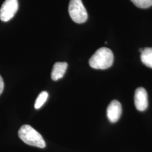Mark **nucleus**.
<instances>
[{
  "instance_id": "f257e3e1",
  "label": "nucleus",
  "mask_w": 152,
  "mask_h": 152,
  "mask_svg": "<svg viewBox=\"0 0 152 152\" xmlns=\"http://www.w3.org/2000/svg\"><path fill=\"white\" fill-rule=\"evenodd\" d=\"M114 61V55L110 49L102 48L92 55L89 60L90 66L96 69H106L110 67Z\"/></svg>"
},
{
  "instance_id": "f03ea898",
  "label": "nucleus",
  "mask_w": 152,
  "mask_h": 152,
  "mask_svg": "<svg viewBox=\"0 0 152 152\" xmlns=\"http://www.w3.org/2000/svg\"><path fill=\"white\" fill-rule=\"evenodd\" d=\"M18 136L22 141L28 145L39 148L46 147V142L42 136L29 125H23L19 130Z\"/></svg>"
},
{
  "instance_id": "7ed1b4c3",
  "label": "nucleus",
  "mask_w": 152,
  "mask_h": 152,
  "mask_svg": "<svg viewBox=\"0 0 152 152\" xmlns=\"http://www.w3.org/2000/svg\"><path fill=\"white\" fill-rule=\"evenodd\" d=\"M68 11L72 19L76 23L81 24L87 20V11L81 0H70Z\"/></svg>"
},
{
  "instance_id": "20e7f679",
  "label": "nucleus",
  "mask_w": 152,
  "mask_h": 152,
  "mask_svg": "<svg viewBox=\"0 0 152 152\" xmlns=\"http://www.w3.org/2000/svg\"><path fill=\"white\" fill-rule=\"evenodd\" d=\"M19 7L18 0H5L0 9V19L7 22L15 15Z\"/></svg>"
},
{
  "instance_id": "39448f33",
  "label": "nucleus",
  "mask_w": 152,
  "mask_h": 152,
  "mask_svg": "<svg viewBox=\"0 0 152 152\" xmlns=\"http://www.w3.org/2000/svg\"><path fill=\"white\" fill-rule=\"evenodd\" d=\"M135 105L136 109L139 111H144L148 106V94L146 90L143 87L137 88L134 95Z\"/></svg>"
},
{
  "instance_id": "423d86ee",
  "label": "nucleus",
  "mask_w": 152,
  "mask_h": 152,
  "mask_svg": "<svg viewBox=\"0 0 152 152\" xmlns=\"http://www.w3.org/2000/svg\"><path fill=\"white\" fill-rule=\"evenodd\" d=\"M122 114L121 104L117 100H112L107 109V115L109 121L112 123L117 122Z\"/></svg>"
},
{
  "instance_id": "0eeeda50",
  "label": "nucleus",
  "mask_w": 152,
  "mask_h": 152,
  "mask_svg": "<svg viewBox=\"0 0 152 152\" xmlns=\"http://www.w3.org/2000/svg\"><path fill=\"white\" fill-rule=\"evenodd\" d=\"M67 67L68 64L66 62L55 63L51 72V79L56 81L62 78L65 74Z\"/></svg>"
},
{
  "instance_id": "6e6552de",
  "label": "nucleus",
  "mask_w": 152,
  "mask_h": 152,
  "mask_svg": "<svg viewBox=\"0 0 152 152\" xmlns=\"http://www.w3.org/2000/svg\"><path fill=\"white\" fill-rule=\"evenodd\" d=\"M141 60L144 65L152 68V48L143 49L141 53Z\"/></svg>"
},
{
  "instance_id": "1a4fd4ad",
  "label": "nucleus",
  "mask_w": 152,
  "mask_h": 152,
  "mask_svg": "<svg viewBox=\"0 0 152 152\" xmlns=\"http://www.w3.org/2000/svg\"><path fill=\"white\" fill-rule=\"evenodd\" d=\"M49 96V94L46 91H42L38 95V97L36 99V100L34 104V108L36 109H39L46 102Z\"/></svg>"
},
{
  "instance_id": "9d476101",
  "label": "nucleus",
  "mask_w": 152,
  "mask_h": 152,
  "mask_svg": "<svg viewBox=\"0 0 152 152\" xmlns=\"http://www.w3.org/2000/svg\"><path fill=\"white\" fill-rule=\"evenodd\" d=\"M131 1L140 9H147L152 6V0H131Z\"/></svg>"
},
{
  "instance_id": "9b49d317",
  "label": "nucleus",
  "mask_w": 152,
  "mask_h": 152,
  "mask_svg": "<svg viewBox=\"0 0 152 152\" xmlns=\"http://www.w3.org/2000/svg\"><path fill=\"white\" fill-rule=\"evenodd\" d=\"M4 88V82L2 79V77L0 75V95L3 92Z\"/></svg>"
}]
</instances>
